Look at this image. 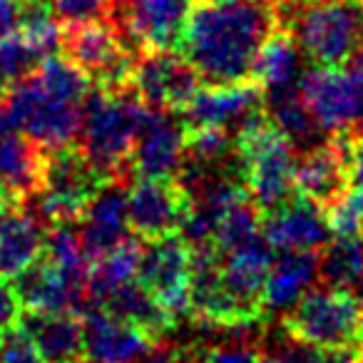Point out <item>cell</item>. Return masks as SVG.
<instances>
[{
  "mask_svg": "<svg viewBox=\"0 0 363 363\" xmlns=\"http://www.w3.org/2000/svg\"><path fill=\"white\" fill-rule=\"evenodd\" d=\"M277 28V11L264 0L202 3L189 13L179 52L207 85L242 82Z\"/></svg>",
  "mask_w": 363,
  "mask_h": 363,
  "instance_id": "obj_1",
  "label": "cell"
},
{
  "mask_svg": "<svg viewBox=\"0 0 363 363\" xmlns=\"http://www.w3.org/2000/svg\"><path fill=\"white\" fill-rule=\"evenodd\" d=\"M277 18L318 67H343L363 50V0H296L277 8Z\"/></svg>",
  "mask_w": 363,
  "mask_h": 363,
  "instance_id": "obj_2",
  "label": "cell"
},
{
  "mask_svg": "<svg viewBox=\"0 0 363 363\" xmlns=\"http://www.w3.org/2000/svg\"><path fill=\"white\" fill-rule=\"evenodd\" d=\"M234 160L252 202L262 217L294 194L296 157L267 110L252 115L234 130Z\"/></svg>",
  "mask_w": 363,
  "mask_h": 363,
  "instance_id": "obj_3",
  "label": "cell"
},
{
  "mask_svg": "<svg viewBox=\"0 0 363 363\" xmlns=\"http://www.w3.org/2000/svg\"><path fill=\"white\" fill-rule=\"evenodd\" d=\"M150 107L132 90H95L82 105V152L112 182L130 174V155Z\"/></svg>",
  "mask_w": 363,
  "mask_h": 363,
  "instance_id": "obj_4",
  "label": "cell"
},
{
  "mask_svg": "<svg viewBox=\"0 0 363 363\" xmlns=\"http://www.w3.org/2000/svg\"><path fill=\"white\" fill-rule=\"evenodd\" d=\"M291 341L328 351L363 348V296L351 289H308L281 318Z\"/></svg>",
  "mask_w": 363,
  "mask_h": 363,
  "instance_id": "obj_5",
  "label": "cell"
},
{
  "mask_svg": "<svg viewBox=\"0 0 363 363\" xmlns=\"http://www.w3.org/2000/svg\"><path fill=\"white\" fill-rule=\"evenodd\" d=\"M107 179L82 152V147L65 145L45 150L43 174L35 194V212L48 227L55 224H77L92 199L100 194Z\"/></svg>",
  "mask_w": 363,
  "mask_h": 363,
  "instance_id": "obj_6",
  "label": "cell"
},
{
  "mask_svg": "<svg viewBox=\"0 0 363 363\" xmlns=\"http://www.w3.org/2000/svg\"><path fill=\"white\" fill-rule=\"evenodd\" d=\"M60 50L97 90H132V67L140 52L127 45L110 18L60 26Z\"/></svg>",
  "mask_w": 363,
  "mask_h": 363,
  "instance_id": "obj_7",
  "label": "cell"
},
{
  "mask_svg": "<svg viewBox=\"0 0 363 363\" xmlns=\"http://www.w3.org/2000/svg\"><path fill=\"white\" fill-rule=\"evenodd\" d=\"M0 102L6 107L13 127L43 150L72 145L82 127V105L48 92L35 80V75L0 92Z\"/></svg>",
  "mask_w": 363,
  "mask_h": 363,
  "instance_id": "obj_8",
  "label": "cell"
},
{
  "mask_svg": "<svg viewBox=\"0 0 363 363\" xmlns=\"http://www.w3.org/2000/svg\"><path fill=\"white\" fill-rule=\"evenodd\" d=\"M189 212L192 192L179 177H137L127 189L130 232L145 242L179 234Z\"/></svg>",
  "mask_w": 363,
  "mask_h": 363,
  "instance_id": "obj_9",
  "label": "cell"
},
{
  "mask_svg": "<svg viewBox=\"0 0 363 363\" xmlns=\"http://www.w3.org/2000/svg\"><path fill=\"white\" fill-rule=\"evenodd\" d=\"M192 0H117L107 18L132 50H177L187 30Z\"/></svg>",
  "mask_w": 363,
  "mask_h": 363,
  "instance_id": "obj_10",
  "label": "cell"
},
{
  "mask_svg": "<svg viewBox=\"0 0 363 363\" xmlns=\"http://www.w3.org/2000/svg\"><path fill=\"white\" fill-rule=\"evenodd\" d=\"M130 87L150 110L182 112L202 87L192 62L177 50H142L132 67Z\"/></svg>",
  "mask_w": 363,
  "mask_h": 363,
  "instance_id": "obj_11",
  "label": "cell"
},
{
  "mask_svg": "<svg viewBox=\"0 0 363 363\" xmlns=\"http://www.w3.org/2000/svg\"><path fill=\"white\" fill-rule=\"evenodd\" d=\"M192 244L179 234L152 239L142 249L137 281L167 308L174 318L189 313V284H192Z\"/></svg>",
  "mask_w": 363,
  "mask_h": 363,
  "instance_id": "obj_12",
  "label": "cell"
},
{
  "mask_svg": "<svg viewBox=\"0 0 363 363\" xmlns=\"http://www.w3.org/2000/svg\"><path fill=\"white\" fill-rule=\"evenodd\" d=\"M298 95L326 135H338L356 127L358 92L351 72L341 67L313 65L298 80Z\"/></svg>",
  "mask_w": 363,
  "mask_h": 363,
  "instance_id": "obj_13",
  "label": "cell"
},
{
  "mask_svg": "<svg viewBox=\"0 0 363 363\" xmlns=\"http://www.w3.org/2000/svg\"><path fill=\"white\" fill-rule=\"evenodd\" d=\"M187 125L164 110H147L130 155V174L177 177L187 160Z\"/></svg>",
  "mask_w": 363,
  "mask_h": 363,
  "instance_id": "obj_14",
  "label": "cell"
},
{
  "mask_svg": "<svg viewBox=\"0 0 363 363\" xmlns=\"http://www.w3.org/2000/svg\"><path fill=\"white\" fill-rule=\"evenodd\" d=\"M262 237L279 252H318L333 234L326 209L301 194H291L262 217Z\"/></svg>",
  "mask_w": 363,
  "mask_h": 363,
  "instance_id": "obj_15",
  "label": "cell"
},
{
  "mask_svg": "<svg viewBox=\"0 0 363 363\" xmlns=\"http://www.w3.org/2000/svg\"><path fill=\"white\" fill-rule=\"evenodd\" d=\"M267 110V95L257 80L229 82V85L199 87L184 110L182 120L187 127H239L252 115Z\"/></svg>",
  "mask_w": 363,
  "mask_h": 363,
  "instance_id": "obj_16",
  "label": "cell"
},
{
  "mask_svg": "<svg viewBox=\"0 0 363 363\" xmlns=\"http://www.w3.org/2000/svg\"><path fill=\"white\" fill-rule=\"evenodd\" d=\"M85 328V363H142L155 348L152 336L142 328L117 318L102 306H87L82 316Z\"/></svg>",
  "mask_w": 363,
  "mask_h": 363,
  "instance_id": "obj_17",
  "label": "cell"
},
{
  "mask_svg": "<svg viewBox=\"0 0 363 363\" xmlns=\"http://www.w3.org/2000/svg\"><path fill=\"white\" fill-rule=\"evenodd\" d=\"M351 187L348 160L341 142L331 137V142H318L296 160L294 174V192L328 209L346 189Z\"/></svg>",
  "mask_w": 363,
  "mask_h": 363,
  "instance_id": "obj_18",
  "label": "cell"
},
{
  "mask_svg": "<svg viewBox=\"0 0 363 363\" xmlns=\"http://www.w3.org/2000/svg\"><path fill=\"white\" fill-rule=\"evenodd\" d=\"M75 227L77 234H80L82 249L90 257V262H95L97 257H102L110 249H115L117 244L130 239L127 194L122 189V182L105 184Z\"/></svg>",
  "mask_w": 363,
  "mask_h": 363,
  "instance_id": "obj_19",
  "label": "cell"
},
{
  "mask_svg": "<svg viewBox=\"0 0 363 363\" xmlns=\"http://www.w3.org/2000/svg\"><path fill=\"white\" fill-rule=\"evenodd\" d=\"M48 224L28 202L0 214V277L13 279L45 254Z\"/></svg>",
  "mask_w": 363,
  "mask_h": 363,
  "instance_id": "obj_20",
  "label": "cell"
},
{
  "mask_svg": "<svg viewBox=\"0 0 363 363\" xmlns=\"http://www.w3.org/2000/svg\"><path fill=\"white\" fill-rule=\"evenodd\" d=\"M21 326L48 363H85V328L75 311H26Z\"/></svg>",
  "mask_w": 363,
  "mask_h": 363,
  "instance_id": "obj_21",
  "label": "cell"
},
{
  "mask_svg": "<svg viewBox=\"0 0 363 363\" xmlns=\"http://www.w3.org/2000/svg\"><path fill=\"white\" fill-rule=\"evenodd\" d=\"M13 286L23 311H77L87 308V296L80 294L43 254L35 264L13 277Z\"/></svg>",
  "mask_w": 363,
  "mask_h": 363,
  "instance_id": "obj_22",
  "label": "cell"
},
{
  "mask_svg": "<svg viewBox=\"0 0 363 363\" xmlns=\"http://www.w3.org/2000/svg\"><path fill=\"white\" fill-rule=\"evenodd\" d=\"M318 279L316 252H284L272 262L264 286V306L267 311H286L291 308Z\"/></svg>",
  "mask_w": 363,
  "mask_h": 363,
  "instance_id": "obj_23",
  "label": "cell"
},
{
  "mask_svg": "<svg viewBox=\"0 0 363 363\" xmlns=\"http://www.w3.org/2000/svg\"><path fill=\"white\" fill-rule=\"evenodd\" d=\"M100 306L105 308V311L115 313L122 321L142 328V331L155 338V341H162L177 323V318L172 316L137 279L125 284V286H120L117 291H112Z\"/></svg>",
  "mask_w": 363,
  "mask_h": 363,
  "instance_id": "obj_24",
  "label": "cell"
},
{
  "mask_svg": "<svg viewBox=\"0 0 363 363\" xmlns=\"http://www.w3.org/2000/svg\"><path fill=\"white\" fill-rule=\"evenodd\" d=\"M301 50H298L296 40L291 38V33L277 28L274 35L264 43V48L259 50L257 62L252 67V80H257L264 87V92H281L298 87L301 80Z\"/></svg>",
  "mask_w": 363,
  "mask_h": 363,
  "instance_id": "obj_25",
  "label": "cell"
},
{
  "mask_svg": "<svg viewBox=\"0 0 363 363\" xmlns=\"http://www.w3.org/2000/svg\"><path fill=\"white\" fill-rule=\"evenodd\" d=\"M142 247L135 239H125L110 249L107 254L97 257L90 267V279H87V298L90 306H100L112 291H117L125 284L137 279V267H140Z\"/></svg>",
  "mask_w": 363,
  "mask_h": 363,
  "instance_id": "obj_26",
  "label": "cell"
},
{
  "mask_svg": "<svg viewBox=\"0 0 363 363\" xmlns=\"http://www.w3.org/2000/svg\"><path fill=\"white\" fill-rule=\"evenodd\" d=\"M269 117L274 120V125L281 130V135L286 137L291 145L296 147H313L318 145V135H321V127L316 125L313 115L308 112V107L303 105L301 95H298V87L281 92H272L267 102Z\"/></svg>",
  "mask_w": 363,
  "mask_h": 363,
  "instance_id": "obj_27",
  "label": "cell"
},
{
  "mask_svg": "<svg viewBox=\"0 0 363 363\" xmlns=\"http://www.w3.org/2000/svg\"><path fill=\"white\" fill-rule=\"evenodd\" d=\"M363 272V237H333L318 257V279L323 286L358 289Z\"/></svg>",
  "mask_w": 363,
  "mask_h": 363,
  "instance_id": "obj_28",
  "label": "cell"
},
{
  "mask_svg": "<svg viewBox=\"0 0 363 363\" xmlns=\"http://www.w3.org/2000/svg\"><path fill=\"white\" fill-rule=\"evenodd\" d=\"M262 237V212L252 202V197H242L219 217L217 229H214L212 244L219 252H232L252 239Z\"/></svg>",
  "mask_w": 363,
  "mask_h": 363,
  "instance_id": "obj_29",
  "label": "cell"
},
{
  "mask_svg": "<svg viewBox=\"0 0 363 363\" xmlns=\"http://www.w3.org/2000/svg\"><path fill=\"white\" fill-rule=\"evenodd\" d=\"M43 55L23 33H11L0 40V92L11 90L38 70Z\"/></svg>",
  "mask_w": 363,
  "mask_h": 363,
  "instance_id": "obj_30",
  "label": "cell"
},
{
  "mask_svg": "<svg viewBox=\"0 0 363 363\" xmlns=\"http://www.w3.org/2000/svg\"><path fill=\"white\" fill-rule=\"evenodd\" d=\"M333 237H363V187L351 184L326 209Z\"/></svg>",
  "mask_w": 363,
  "mask_h": 363,
  "instance_id": "obj_31",
  "label": "cell"
},
{
  "mask_svg": "<svg viewBox=\"0 0 363 363\" xmlns=\"http://www.w3.org/2000/svg\"><path fill=\"white\" fill-rule=\"evenodd\" d=\"M60 26L107 18L117 0H50Z\"/></svg>",
  "mask_w": 363,
  "mask_h": 363,
  "instance_id": "obj_32",
  "label": "cell"
},
{
  "mask_svg": "<svg viewBox=\"0 0 363 363\" xmlns=\"http://www.w3.org/2000/svg\"><path fill=\"white\" fill-rule=\"evenodd\" d=\"M0 363H48L23 326L0 336Z\"/></svg>",
  "mask_w": 363,
  "mask_h": 363,
  "instance_id": "obj_33",
  "label": "cell"
},
{
  "mask_svg": "<svg viewBox=\"0 0 363 363\" xmlns=\"http://www.w3.org/2000/svg\"><path fill=\"white\" fill-rule=\"evenodd\" d=\"M23 313L26 311H23V303L18 298L13 281L6 277H0V336L21 326Z\"/></svg>",
  "mask_w": 363,
  "mask_h": 363,
  "instance_id": "obj_34",
  "label": "cell"
},
{
  "mask_svg": "<svg viewBox=\"0 0 363 363\" xmlns=\"http://www.w3.org/2000/svg\"><path fill=\"white\" fill-rule=\"evenodd\" d=\"M341 142L343 152L348 160V174H351V184H361L363 187V135L353 127V130L338 132L331 135Z\"/></svg>",
  "mask_w": 363,
  "mask_h": 363,
  "instance_id": "obj_35",
  "label": "cell"
},
{
  "mask_svg": "<svg viewBox=\"0 0 363 363\" xmlns=\"http://www.w3.org/2000/svg\"><path fill=\"white\" fill-rule=\"evenodd\" d=\"M259 348L254 346H219L202 351L199 363H259Z\"/></svg>",
  "mask_w": 363,
  "mask_h": 363,
  "instance_id": "obj_36",
  "label": "cell"
},
{
  "mask_svg": "<svg viewBox=\"0 0 363 363\" xmlns=\"http://www.w3.org/2000/svg\"><path fill=\"white\" fill-rule=\"evenodd\" d=\"M202 351L192 346H169V343H155L142 363H199Z\"/></svg>",
  "mask_w": 363,
  "mask_h": 363,
  "instance_id": "obj_37",
  "label": "cell"
},
{
  "mask_svg": "<svg viewBox=\"0 0 363 363\" xmlns=\"http://www.w3.org/2000/svg\"><path fill=\"white\" fill-rule=\"evenodd\" d=\"M21 23V0H0V40L18 30Z\"/></svg>",
  "mask_w": 363,
  "mask_h": 363,
  "instance_id": "obj_38",
  "label": "cell"
},
{
  "mask_svg": "<svg viewBox=\"0 0 363 363\" xmlns=\"http://www.w3.org/2000/svg\"><path fill=\"white\" fill-rule=\"evenodd\" d=\"M351 77L356 82V92H358V120H356V130L363 135V50L353 57V70Z\"/></svg>",
  "mask_w": 363,
  "mask_h": 363,
  "instance_id": "obj_39",
  "label": "cell"
},
{
  "mask_svg": "<svg viewBox=\"0 0 363 363\" xmlns=\"http://www.w3.org/2000/svg\"><path fill=\"white\" fill-rule=\"evenodd\" d=\"M26 199H21L16 192H11V187H8L6 182L0 179V214L6 212V209L16 207V204H23Z\"/></svg>",
  "mask_w": 363,
  "mask_h": 363,
  "instance_id": "obj_40",
  "label": "cell"
},
{
  "mask_svg": "<svg viewBox=\"0 0 363 363\" xmlns=\"http://www.w3.org/2000/svg\"><path fill=\"white\" fill-rule=\"evenodd\" d=\"M259 363H279V358L269 356V353H262V356H259Z\"/></svg>",
  "mask_w": 363,
  "mask_h": 363,
  "instance_id": "obj_41",
  "label": "cell"
},
{
  "mask_svg": "<svg viewBox=\"0 0 363 363\" xmlns=\"http://www.w3.org/2000/svg\"><path fill=\"white\" fill-rule=\"evenodd\" d=\"M199 3H224V0H199Z\"/></svg>",
  "mask_w": 363,
  "mask_h": 363,
  "instance_id": "obj_42",
  "label": "cell"
},
{
  "mask_svg": "<svg viewBox=\"0 0 363 363\" xmlns=\"http://www.w3.org/2000/svg\"><path fill=\"white\" fill-rule=\"evenodd\" d=\"M358 291H363V272H361V284H358Z\"/></svg>",
  "mask_w": 363,
  "mask_h": 363,
  "instance_id": "obj_43",
  "label": "cell"
},
{
  "mask_svg": "<svg viewBox=\"0 0 363 363\" xmlns=\"http://www.w3.org/2000/svg\"><path fill=\"white\" fill-rule=\"evenodd\" d=\"M361 363H363V348H361Z\"/></svg>",
  "mask_w": 363,
  "mask_h": 363,
  "instance_id": "obj_44",
  "label": "cell"
}]
</instances>
